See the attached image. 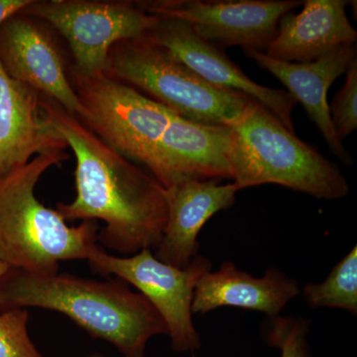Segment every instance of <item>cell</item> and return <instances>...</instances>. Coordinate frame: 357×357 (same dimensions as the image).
Listing matches in <instances>:
<instances>
[{
  "instance_id": "d6986e66",
  "label": "cell",
  "mask_w": 357,
  "mask_h": 357,
  "mask_svg": "<svg viewBox=\"0 0 357 357\" xmlns=\"http://www.w3.org/2000/svg\"><path fill=\"white\" fill-rule=\"evenodd\" d=\"M309 321L304 319H270L266 328L267 342L281 351V357H311L307 335Z\"/></svg>"
},
{
  "instance_id": "7402d4cb",
  "label": "cell",
  "mask_w": 357,
  "mask_h": 357,
  "mask_svg": "<svg viewBox=\"0 0 357 357\" xmlns=\"http://www.w3.org/2000/svg\"><path fill=\"white\" fill-rule=\"evenodd\" d=\"M8 266L6 264V263L0 261V278L3 276L4 274L6 273L7 270H8Z\"/></svg>"
},
{
  "instance_id": "9a60e30c",
  "label": "cell",
  "mask_w": 357,
  "mask_h": 357,
  "mask_svg": "<svg viewBox=\"0 0 357 357\" xmlns=\"http://www.w3.org/2000/svg\"><path fill=\"white\" fill-rule=\"evenodd\" d=\"M347 0H307L296 14L279 21L265 55L286 63H309L344 45L356 44L357 32L347 18Z\"/></svg>"
},
{
  "instance_id": "4fadbf2b",
  "label": "cell",
  "mask_w": 357,
  "mask_h": 357,
  "mask_svg": "<svg viewBox=\"0 0 357 357\" xmlns=\"http://www.w3.org/2000/svg\"><path fill=\"white\" fill-rule=\"evenodd\" d=\"M234 183L218 180H184L166 189L168 218L157 248L160 261L185 268L198 255V236L206 222L236 201Z\"/></svg>"
},
{
  "instance_id": "6da1fadb",
  "label": "cell",
  "mask_w": 357,
  "mask_h": 357,
  "mask_svg": "<svg viewBox=\"0 0 357 357\" xmlns=\"http://www.w3.org/2000/svg\"><path fill=\"white\" fill-rule=\"evenodd\" d=\"M41 96L45 114L76 157V199L58 203L59 215L65 220H102L98 243L121 255L158 248L168 218L165 188L77 116Z\"/></svg>"
},
{
  "instance_id": "ba28073f",
  "label": "cell",
  "mask_w": 357,
  "mask_h": 357,
  "mask_svg": "<svg viewBox=\"0 0 357 357\" xmlns=\"http://www.w3.org/2000/svg\"><path fill=\"white\" fill-rule=\"evenodd\" d=\"M86 260L96 273L114 275L147 298L165 321L174 351H195L201 347L192 324V303L199 282L211 272V260L198 255L187 267L177 268L160 261L151 249L119 257L98 244Z\"/></svg>"
},
{
  "instance_id": "7c38bea8",
  "label": "cell",
  "mask_w": 357,
  "mask_h": 357,
  "mask_svg": "<svg viewBox=\"0 0 357 357\" xmlns=\"http://www.w3.org/2000/svg\"><path fill=\"white\" fill-rule=\"evenodd\" d=\"M67 147L45 114L41 95L9 77L0 63V178L29 163L34 155Z\"/></svg>"
},
{
  "instance_id": "9c48e42d",
  "label": "cell",
  "mask_w": 357,
  "mask_h": 357,
  "mask_svg": "<svg viewBox=\"0 0 357 357\" xmlns=\"http://www.w3.org/2000/svg\"><path fill=\"white\" fill-rule=\"evenodd\" d=\"M297 0H159L142 4L162 18L184 21L199 38L218 48L266 51L279 21L302 6Z\"/></svg>"
},
{
  "instance_id": "8992f818",
  "label": "cell",
  "mask_w": 357,
  "mask_h": 357,
  "mask_svg": "<svg viewBox=\"0 0 357 357\" xmlns=\"http://www.w3.org/2000/svg\"><path fill=\"white\" fill-rule=\"evenodd\" d=\"M73 76L79 121L117 153L151 170L177 114L109 75Z\"/></svg>"
},
{
  "instance_id": "5bb4252c",
  "label": "cell",
  "mask_w": 357,
  "mask_h": 357,
  "mask_svg": "<svg viewBox=\"0 0 357 357\" xmlns=\"http://www.w3.org/2000/svg\"><path fill=\"white\" fill-rule=\"evenodd\" d=\"M245 53L277 77L296 102L302 103L333 153L344 163H351V155L338 139L333 126L328 91L333 82L345 74L357 59L356 45H344L318 60L301 64L274 60L259 51L248 50Z\"/></svg>"
},
{
  "instance_id": "ffe728a7",
  "label": "cell",
  "mask_w": 357,
  "mask_h": 357,
  "mask_svg": "<svg viewBox=\"0 0 357 357\" xmlns=\"http://www.w3.org/2000/svg\"><path fill=\"white\" fill-rule=\"evenodd\" d=\"M345 75L344 86L328 105L333 128L342 142L357 128V59Z\"/></svg>"
},
{
  "instance_id": "52a82bcc",
  "label": "cell",
  "mask_w": 357,
  "mask_h": 357,
  "mask_svg": "<svg viewBox=\"0 0 357 357\" xmlns=\"http://www.w3.org/2000/svg\"><path fill=\"white\" fill-rule=\"evenodd\" d=\"M20 13L46 20L65 37L81 76L107 74L115 45L145 36L160 22L142 4L124 1L31 0Z\"/></svg>"
},
{
  "instance_id": "44dd1931",
  "label": "cell",
  "mask_w": 357,
  "mask_h": 357,
  "mask_svg": "<svg viewBox=\"0 0 357 357\" xmlns=\"http://www.w3.org/2000/svg\"><path fill=\"white\" fill-rule=\"evenodd\" d=\"M31 0H0V25L14 14L20 13Z\"/></svg>"
},
{
  "instance_id": "3957f363",
  "label": "cell",
  "mask_w": 357,
  "mask_h": 357,
  "mask_svg": "<svg viewBox=\"0 0 357 357\" xmlns=\"http://www.w3.org/2000/svg\"><path fill=\"white\" fill-rule=\"evenodd\" d=\"M67 159L65 151L38 155L0 178V261L9 268L57 273L61 261L86 260L98 245L96 220L70 227L35 194L44 173Z\"/></svg>"
},
{
  "instance_id": "603a6c76",
  "label": "cell",
  "mask_w": 357,
  "mask_h": 357,
  "mask_svg": "<svg viewBox=\"0 0 357 357\" xmlns=\"http://www.w3.org/2000/svg\"><path fill=\"white\" fill-rule=\"evenodd\" d=\"M86 357H103V356H100V354H91V356H89Z\"/></svg>"
},
{
  "instance_id": "8fae6325",
  "label": "cell",
  "mask_w": 357,
  "mask_h": 357,
  "mask_svg": "<svg viewBox=\"0 0 357 357\" xmlns=\"http://www.w3.org/2000/svg\"><path fill=\"white\" fill-rule=\"evenodd\" d=\"M0 63L9 77L77 116L79 98L62 55L34 18L16 13L0 25Z\"/></svg>"
},
{
  "instance_id": "277c9868",
  "label": "cell",
  "mask_w": 357,
  "mask_h": 357,
  "mask_svg": "<svg viewBox=\"0 0 357 357\" xmlns=\"http://www.w3.org/2000/svg\"><path fill=\"white\" fill-rule=\"evenodd\" d=\"M229 128L227 162L238 191L277 184L318 199H337L349 195V184L340 168L252 98Z\"/></svg>"
},
{
  "instance_id": "ac0fdd59",
  "label": "cell",
  "mask_w": 357,
  "mask_h": 357,
  "mask_svg": "<svg viewBox=\"0 0 357 357\" xmlns=\"http://www.w3.org/2000/svg\"><path fill=\"white\" fill-rule=\"evenodd\" d=\"M26 309L0 312V357H43L28 332Z\"/></svg>"
},
{
  "instance_id": "30bf717a",
  "label": "cell",
  "mask_w": 357,
  "mask_h": 357,
  "mask_svg": "<svg viewBox=\"0 0 357 357\" xmlns=\"http://www.w3.org/2000/svg\"><path fill=\"white\" fill-rule=\"evenodd\" d=\"M148 35L204 81L249 96L295 133L292 112L297 102L292 96L283 89L267 88L253 82L222 49L199 38L184 21L160 17L159 24Z\"/></svg>"
},
{
  "instance_id": "e0dca14e",
  "label": "cell",
  "mask_w": 357,
  "mask_h": 357,
  "mask_svg": "<svg viewBox=\"0 0 357 357\" xmlns=\"http://www.w3.org/2000/svg\"><path fill=\"white\" fill-rule=\"evenodd\" d=\"M304 295L312 307H337L357 314V248L333 267L325 281L307 284Z\"/></svg>"
},
{
  "instance_id": "2e32d148",
  "label": "cell",
  "mask_w": 357,
  "mask_h": 357,
  "mask_svg": "<svg viewBox=\"0 0 357 357\" xmlns=\"http://www.w3.org/2000/svg\"><path fill=\"white\" fill-rule=\"evenodd\" d=\"M301 293L299 284L279 270H268L255 278L225 261L217 272H208L197 285L192 314H206L222 307H236L279 316L289 301Z\"/></svg>"
},
{
  "instance_id": "7a4b0ae2",
  "label": "cell",
  "mask_w": 357,
  "mask_h": 357,
  "mask_svg": "<svg viewBox=\"0 0 357 357\" xmlns=\"http://www.w3.org/2000/svg\"><path fill=\"white\" fill-rule=\"evenodd\" d=\"M26 307L65 314L91 337L114 345L124 357H145L150 338L168 333L153 305L122 280L8 268L0 278V312Z\"/></svg>"
},
{
  "instance_id": "cb8c5ba5",
  "label": "cell",
  "mask_w": 357,
  "mask_h": 357,
  "mask_svg": "<svg viewBox=\"0 0 357 357\" xmlns=\"http://www.w3.org/2000/svg\"><path fill=\"white\" fill-rule=\"evenodd\" d=\"M192 357H195L194 354H192Z\"/></svg>"
},
{
  "instance_id": "5b68a950",
  "label": "cell",
  "mask_w": 357,
  "mask_h": 357,
  "mask_svg": "<svg viewBox=\"0 0 357 357\" xmlns=\"http://www.w3.org/2000/svg\"><path fill=\"white\" fill-rule=\"evenodd\" d=\"M107 74L188 121L206 126H231L251 100L204 81L149 35L115 45Z\"/></svg>"
}]
</instances>
